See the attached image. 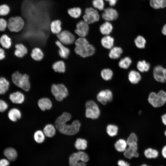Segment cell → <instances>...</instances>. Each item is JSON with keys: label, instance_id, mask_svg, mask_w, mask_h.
<instances>
[{"label": "cell", "instance_id": "cell-9", "mask_svg": "<svg viewBox=\"0 0 166 166\" xmlns=\"http://www.w3.org/2000/svg\"><path fill=\"white\" fill-rule=\"evenodd\" d=\"M56 36L58 40L65 45L73 44L76 40L74 35L67 30L61 31Z\"/></svg>", "mask_w": 166, "mask_h": 166}, {"label": "cell", "instance_id": "cell-52", "mask_svg": "<svg viewBox=\"0 0 166 166\" xmlns=\"http://www.w3.org/2000/svg\"><path fill=\"white\" fill-rule=\"evenodd\" d=\"M4 51L2 49L0 48V60L3 59L5 57Z\"/></svg>", "mask_w": 166, "mask_h": 166}, {"label": "cell", "instance_id": "cell-1", "mask_svg": "<svg viewBox=\"0 0 166 166\" xmlns=\"http://www.w3.org/2000/svg\"><path fill=\"white\" fill-rule=\"evenodd\" d=\"M71 117L70 113L64 112L56 119L55 127L61 133L66 135L72 136L79 132L81 125L79 121L74 120L71 124H67Z\"/></svg>", "mask_w": 166, "mask_h": 166}, {"label": "cell", "instance_id": "cell-31", "mask_svg": "<svg viewBox=\"0 0 166 166\" xmlns=\"http://www.w3.org/2000/svg\"><path fill=\"white\" fill-rule=\"evenodd\" d=\"M87 141L84 139L77 138L75 143L74 146L78 150H82L85 149L87 147Z\"/></svg>", "mask_w": 166, "mask_h": 166}, {"label": "cell", "instance_id": "cell-18", "mask_svg": "<svg viewBox=\"0 0 166 166\" xmlns=\"http://www.w3.org/2000/svg\"><path fill=\"white\" fill-rule=\"evenodd\" d=\"M14 55L18 58H21L24 57L28 53L27 48L24 45L19 43L15 45Z\"/></svg>", "mask_w": 166, "mask_h": 166}, {"label": "cell", "instance_id": "cell-15", "mask_svg": "<svg viewBox=\"0 0 166 166\" xmlns=\"http://www.w3.org/2000/svg\"><path fill=\"white\" fill-rule=\"evenodd\" d=\"M55 44L58 48V53L60 57L63 59L68 58L70 53V49L58 40L55 42Z\"/></svg>", "mask_w": 166, "mask_h": 166}, {"label": "cell", "instance_id": "cell-57", "mask_svg": "<svg viewBox=\"0 0 166 166\" xmlns=\"http://www.w3.org/2000/svg\"><path fill=\"white\" fill-rule=\"evenodd\" d=\"M164 133L165 135V136H166V130L164 132Z\"/></svg>", "mask_w": 166, "mask_h": 166}, {"label": "cell", "instance_id": "cell-41", "mask_svg": "<svg viewBox=\"0 0 166 166\" xmlns=\"http://www.w3.org/2000/svg\"><path fill=\"white\" fill-rule=\"evenodd\" d=\"M113 73L109 69H105L101 72V76L102 78L105 81L111 80L113 76Z\"/></svg>", "mask_w": 166, "mask_h": 166}, {"label": "cell", "instance_id": "cell-25", "mask_svg": "<svg viewBox=\"0 0 166 166\" xmlns=\"http://www.w3.org/2000/svg\"><path fill=\"white\" fill-rule=\"evenodd\" d=\"M61 23L59 20H56L52 21L50 24V30L54 34L57 35L62 31Z\"/></svg>", "mask_w": 166, "mask_h": 166}, {"label": "cell", "instance_id": "cell-2", "mask_svg": "<svg viewBox=\"0 0 166 166\" xmlns=\"http://www.w3.org/2000/svg\"><path fill=\"white\" fill-rule=\"evenodd\" d=\"M75 47L74 51L75 53L83 58L93 55L95 52V48L89 44L85 37H79L74 42Z\"/></svg>", "mask_w": 166, "mask_h": 166}, {"label": "cell", "instance_id": "cell-7", "mask_svg": "<svg viewBox=\"0 0 166 166\" xmlns=\"http://www.w3.org/2000/svg\"><path fill=\"white\" fill-rule=\"evenodd\" d=\"M100 18V16L98 10L92 7L85 9L83 19V20L89 24L98 22Z\"/></svg>", "mask_w": 166, "mask_h": 166}, {"label": "cell", "instance_id": "cell-12", "mask_svg": "<svg viewBox=\"0 0 166 166\" xmlns=\"http://www.w3.org/2000/svg\"><path fill=\"white\" fill-rule=\"evenodd\" d=\"M89 25L83 20L79 21L76 25V28L74 30L75 33L80 37H85L89 32Z\"/></svg>", "mask_w": 166, "mask_h": 166}, {"label": "cell", "instance_id": "cell-44", "mask_svg": "<svg viewBox=\"0 0 166 166\" xmlns=\"http://www.w3.org/2000/svg\"><path fill=\"white\" fill-rule=\"evenodd\" d=\"M149 3L151 7L154 9H160L159 0H149Z\"/></svg>", "mask_w": 166, "mask_h": 166}, {"label": "cell", "instance_id": "cell-29", "mask_svg": "<svg viewBox=\"0 0 166 166\" xmlns=\"http://www.w3.org/2000/svg\"><path fill=\"white\" fill-rule=\"evenodd\" d=\"M110 49L109 55V57L111 59L118 58L123 53L122 49L119 47H113Z\"/></svg>", "mask_w": 166, "mask_h": 166}, {"label": "cell", "instance_id": "cell-50", "mask_svg": "<svg viewBox=\"0 0 166 166\" xmlns=\"http://www.w3.org/2000/svg\"><path fill=\"white\" fill-rule=\"evenodd\" d=\"M108 2L111 7L114 6L117 4L118 0H105Z\"/></svg>", "mask_w": 166, "mask_h": 166}, {"label": "cell", "instance_id": "cell-14", "mask_svg": "<svg viewBox=\"0 0 166 166\" xmlns=\"http://www.w3.org/2000/svg\"><path fill=\"white\" fill-rule=\"evenodd\" d=\"M128 147L124 151V156L128 159H131L133 157H137L139 154L137 152V142H135L127 144Z\"/></svg>", "mask_w": 166, "mask_h": 166}, {"label": "cell", "instance_id": "cell-27", "mask_svg": "<svg viewBox=\"0 0 166 166\" xmlns=\"http://www.w3.org/2000/svg\"><path fill=\"white\" fill-rule=\"evenodd\" d=\"M20 111L18 109L13 108L10 110L8 113V117L10 120L16 122L21 117Z\"/></svg>", "mask_w": 166, "mask_h": 166}, {"label": "cell", "instance_id": "cell-17", "mask_svg": "<svg viewBox=\"0 0 166 166\" xmlns=\"http://www.w3.org/2000/svg\"><path fill=\"white\" fill-rule=\"evenodd\" d=\"M38 105L39 109L42 111L49 110L52 107V103L50 100L47 97H42L38 101Z\"/></svg>", "mask_w": 166, "mask_h": 166}, {"label": "cell", "instance_id": "cell-28", "mask_svg": "<svg viewBox=\"0 0 166 166\" xmlns=\"http://www.w3.org/2000/svg\"><path fill=\"white\" fill-rule=\"evenodd\" d=\"M56 128L51 124H46L43 129V132L45 136L49 138L53 137L56 134Z\"/></svg>", "mask_w": 166, "mask_h": 166}, {"label": "cell", "instance_id": "cell-5", "mask_svg": "<svg viewBox=\"0 0 166 166\" xmlns=\"http://www.w3.org/2000/svg\"><path fill=\"white\" fill-rule=\"evenodd\" d=\"M148 101L154 107H160L166 102V92L163 90H160L157 93L152 92L149 95Z\"/></svg>", "mask_w": 166, "mask_h": 166}, {"label": "cell", "instance_id": "cell-49", "mask_svg": "<svg viewBox=\"0 0 166 166\" xmlns=\"http://www.w3.org/2000/svg\"><path fill=\"white\" fill-rule=\"evenodd\" d=\"M118 166H130L128 163L123 160H119L118 162Z\"/></svg>", "mask_w": 166, "mask_h": 166}, {"label": "cell", "instance_id": "cell-30", "mask_svg": "<svg viewBox=\"0 0 166 166\" xmlns=\"http://www.w3.org/2000/svg\"><path fill=\"white\" fill-rule=\"evenodd\" d=\"M136 67L138 70L142 73L148 71L150 67L149 63L145 61H139L136 64Z\"/></svg>", "mask_w": 166, "mask_h": 166}, {"label": "cell", "instance_id": "cell-20", "mask_svg": "<svg viewBox=\"0 0 166 166\" xmlns=\"http://www.w3.org/2000/svg\"><path fill=\"white\" fill-rule=\"evenodd\" d=\"M3 154L6 159L10 161H14L16 160L18 156L16 150L12 147H8L5 149Z\"/></svg>", "mask_w": 166, "mask_h": 166}, {"label": "cell", "instance_id": "cell-24", "mask_svg": "<svg viewBox=\"0 0 166 166\" xmlns=\"http://www.w3.org/2000/svg\"><path fill=\"white\" fill-rule=\"evenodd\" d=\"M52 68L53 70L57 73H64L66 71L65 64L62 60L54 62L52 65Z\"/></svg>", "mask_w": 166, "mask_h": 166}, {"label": "cell", "instance_id": "cell-33", "mask_svg": "<svg viewBox=\"0 0 166 166\" xmlns=\"http://www.w3.org/2000/svg\"><path fill=\"white\" fill-rule=\"evenodd\" d=\"M68 13L72 18H79L82 14V10L79 7H74L69 9Z\"/></svg>", "mask_w": 166, "mask_h": 166}, {"label": "cell", "instance_id": "cell-16", "mask_svg": "<svg viewBox=\"0 0 166 166\" xmlns=\"http://www.w3.org/2000/svg\"><path fill=\"white\" fill-rule=\"evenodd\" d=\"M69 164L70 166H86L78 153L75 152L72 154L69 158Z\"/></svg>", "mask_w": 166, "mask_h": 166}, {"label": "cell", "instance_id": "cell-6", "mask_svg": "<svg viewBox=\"0 0 166 166\" xmlns=\"http://www.w3.org/2000/svg\"><path fill=\"white\" fill-rule=\"evenodd\" d=\"M85 116L89 118L96 119L100 116V111L97 105L93 101H89L85 104Z\"/></svg>", "mask_w": 166, "mask_h": 166}, {"label": "cell", "instance_id": "cell-36", "mask_svg": "<svg viewBox=\"0 0 166 166\" xmlns=\"http://www.w3.org/2000/svg\"><path fill=\"white\" fill-rule=\"evenodd\" d=\"M134 43L136 46L139 49H144L145 46L146 41L143 36L139 35L134 40Z\"/></svg>", "mask_w": 166, "mask_h": 166}, {"label": "cell", "instance_id": "cell-10", "mask_svg": "<svg viewBox=\"0 0 166 166\" xmlns=\"http://www.w3.org/2000/svg\"><path fill=\"white\" fill-rule=\"evenodd\" d=\"M118 16L119 14L117 11L112 7L105 8L101 15V17L103 20L109 22L117 20Z\"/></svg>", "mask_w": 166, "mask_h": 166}, {"label": "cell", "instance_id": "cell-32", "mask_svg": "<svg viewBox=\"0 0 166 166\" xmlns=\"http://www.w3.org/2000/svg\"><path fill=\"white\" fill-rule=\"evenodd\" d=\"M127 145V142L124 140L120 139L116 142L114 146L117 151L119 152H123L126 149Z\"/></svg>", "mask_w": 166, "mask_h": 166}, {"label": "cell", "instance_id": "cell-55", "mask_svg": "<svg viewBox=\"0 0 166 166\" xmlns=\"http://www.w3.org/2000/svg\"><path fill=\"white\" fill-rule=\"evenodd\" d=\"M161 33L163 34L166 36V23L163 26L161 29Z\"/></svg>", "mask_w": 166, "mask_h": 166}, {"label": "cell", "instance_id": "cell-4", "mask_svg": "<svg viewBox=\"0 0 166 166\" xmlns=\"http://www.w3.org/2000/svg\"><path fill=\"white\" fill-rule=\"evenodd\" d=\"M50 91L56 100L59 102L62 101L69 94L67 88L62 83L52 84L50 87Z\"/></svg>", "mask_w": 166, "mask_h": 166}, {"label": "cell", "instance_id": "cell-35", "mask_svg": "<svg viewBox=\"0 0 166 166\" xmlns=\"http://www.w3.org/2000/svg\"><path fill=\"white\" fill-rule=\"evenodd\" d=\"M45 136L43 131L41 130H38L34 133V138L36 143L41 144L45 141Z\"/></svg>", "mask_w": 166, "mask_h": 166}, {"label": "cell", "instance_id": "cell-39", "mask_svg": "<svg viewBox=\"0 0 166 166\" xmlns=\"http://www.w3.org/2000/svg\"><path fill=\"white\" fill-rule=\"evenodd\" d=\"M118 127L114 124H109L106 127V132L110 136L113 137L116 136L118 132Z\"/></svg>", "mask_w": 166, "mask_h": 166}, {"label": "cell", "instance_id": "cell-3", "mask_svg": "<svg viewBox=\"0 0 166 166\" xmlns=\"http://www.w3.org/2000/svg\"><path fill=\"white\" fill-rule=\"evenodd\" d=\"M12 80L15 85L25 91H28L31 88L29 76L26 74L17 71L12 74Z\"/></svg>", "mask_w": 166, "mask_h": 166}, {"label": "cell", "instance_id": "cell-34", "mask_svg": "<svg viewBox=\"0 0 166 166\" xmlns=\"http://www.w3.org/2000/svg\"><path fill=\"white\" fill-rule=\"evenodd\" d=\"M0 43L3 48L8 49L11 45V39L7 35L3 34L0 38Z\"/></svg>", "mask_w": 166, "mask_h": 166}, {"label": "cell", "instance_id": "cell-42", "mask_svg": "<svg viewBox=\"0 0 166 166\" xmlns=\"http://www.w3.org/2000/svg\"><path fill=\"white\" fill-rule=\"evenodd\" d=\"M92 4L93 7L97 10L102 11L105 9L104 0H93Z\"/></svg>", "mask_w": 166, "mask_h": 166}, {"label": "cell", "instance_id": "cell-19", "mask_svg": "<svg viewBox=\"0 0 166 166\" xmlns=\"http://www.w3.org/2000/svg\"><path fill=\"white\" fill-rule=\"evenodd\" d=\"M9 98L14 103L21 104L24 102L25 97L22 93L17 91L11 93L9 96Z\"/></svg>", "mask_w": 166, "mask_h": 166}, {"label": "cell", "instance_id": "cell-53", "mask_svg": "<svg viewBox=\"0 0 166 166\" xmlns=\"http://www.w3.org/2000/svg\"><path fill=\"white\" fill-rule=\"evenodd\" d=\"M162 155L166 159V145H165L162 148L161 151Z\"/></svg>", "mask_w": 166, "mask_h": 166}, {"label": "cell", "instance_id": "cell-38", "mask_svg": "<svg viewBox=\"0 0 166 166\" xmlns=\"http://www.w3.org/2000/svg\"><path fill=\"white\" fill-rule=\"evenodd\" d=\"M144 153L145 156L148 159L156 158L158 157L159 154L157 150L151 148L146 149Z\"/></svg>", "mask_w": 166, "mask_h": 166}, {"label": "cell", "instance_id": "cell-23", "mask_svg": "<svg viewBox=\"0 0 166 166\" xmlns=\"http://www.w3.org/2000/svg\"><path fill=\"white\" fill-rule=\"evenodd\" d=\"M114 42V38L109 35H105L101 40L102 46L108 49H110L113 47Z\"/></svg>", "mask_w": 166, "mask_h": 166}, {"label": "cell", "instance_id": "cell-51", "mask_svg": "<svg viewBox=\"0 0 166 166\" xmlns=\"http://www.w3.org/2000/svg\"><path fill=\"white\" fill-rule=\"evenodd\" d=\"M159 2L160 8L166 7V0H159Z\"/></svg>", "mask_w": 166, "mask_h": 166}, {"label": "cell", "instance_id": "cell-56", "mask_svg": "<svg viewBox=\"0 0 166 166\" xmlns=\"http://www.w3.org/2000/svg\"><path fill=\"white\" fill-rule=\"evenodd\" d=\"M141 166H148L146 164H143L141 165Z\"/></svg>", "mask_w": 166, "mask_h": 166}, {"label": "cell", "instance_id": "cell-40", "mask_svg": "<svg viewBox=\"0 0 166 166\" xmlns=\"http://www.w3.org/2000/svg\"><path fill=\"white\" fill-rule=\"evenodd\" d=\"M132 62V61L131 58L128 57H126L120 61L118 65L121 68L127 69L130 66Z\"/></svg>", "mask_w": 166, "mask_h": 166}, {"label": "cell", "instance_id": "cell-47", "mask_svg": "<svg viewBox=\"0 0 166 166\" xmlns=\"http://www.w3.org/2000/svg\"><path fill=\"white\" fill-rule=\"evenodd\" d=\"M8 108L7 104L4 101L0 100V112L5 111Z\"/></svg>", "mask_w": 166, "mask_h": 166}, {"label": "cell", "instance_id": "cell-26", "mask_svg": "<svg viewBox=\"0 0 166 166\" xmlns=\"http://www.w3.org/2000/svg\"><path fill=\"white\" fill-rule=\"evenodd\" d=\"M128 79L131 83L136 84L140 81L141 76L138 72L135 70H132L128 74Z\"/></svg>", "mask_w": 166, "mask_h": 166}, {"label": "cell", "instance_id": "cell-43", "mask_svg": "<svg viewBox=\"0 0 166 166\" xmlns=\"http://www.w3.org/2000/svg\"><path fill=\"white\" fill-rule=\"evenodd\" d=\"M10 8L6 4L0 5V15L5 16L8 14L10 12Z\"/></svg>", "mask_w": 166, "mask_h": 166}, {"label": "cell", "instance_id": "cell-22", "mask_svg": "<svg viewBox=\"0 0 166 166\" xmlns=\"http://www.w3.org/2000/svg\"><path fill=\"white\" fill-rule=\"evenodd\" d=\"M113 29V26L110 22L106 21L101 24L99 27L100 32L104 35H109Z\"/></svg>", "mask_w": 166, "mask_h": 166}, {"label": "cell", "instance_id": "cell-11", "mask_svg": "<svg viewBox=\"0 0 166 166\" xmlns=\"http://www.w3.org/2000/svg\"><path fill=\"white\" fill-rule=\"evenodd\" d=\"M153 76L157 81L162 83L166 82V68L161 65H157L153 68Z\"/></svg>", "mask_w": 166, "mask_h": 166}, {"label": "cell", "instance_id": "cell-46", "mask_svg": "<svg viewBox=\"0 0 166 166\" xmlns=\"http://www.w3.org/2000/svg\"><path fill=\"white\" fill-rule=\"evenodd\" d=\"M7 26V23L6 21L2 18H0V31H4Z\"/></svg>", "mask_w": 166, "mask_h": 166}, {"label": "cell", "instance_id": "cell-13", "mask_svg": "<svg viewBox=\"0 0 166 166\" xmlns=\"http://www.w3.org/2000/svg\"><path fill=\"white\" fill-rule=\"evenodd\" d=\"M98 101L103 105H105L108 102L112 101L113 94L110 90L106 89L100 91L97 96Z\"/></svg>", "mask_w": 166, "mask_h": 166}, {"label": "cell", "instance_id": "cell-45", "mask_svg": "<svg viewBox=\"0 0 166 166\" xmlns=\"http://www.w3.org/2000/svg\"><path fill=\"white\" fill-rule=\"evenodd\" d=\"M137 137L136 135L134 133H132L128 137L127 140V144L137 142Z\"/></svg>", "mask_w": 166, "mask_h": 166}, {"label": "cell", "instance_id": "cell-54", "mask_svg": "<svg viewBox=\"0 0 166 166\" xmlns=\"http://www.w3.org/2000/svg\"><path fill=\"white\" fill-rule=\"evenodd\" d=\"M161 119L163 124L166 126V113L161 116Z\"/></svg>", "mask_w": 166, "mask_h": 166}, {"label": "cell", "instance_id": "cell-8", "mask_svg": "<svg viewBox=\"0 0 166 166\" xmlns=\"http://www.w3.org/2000/svg\"><path fill=\"white\" fill-rule=\"evenodd\" d=\"M24 24V21L21 17H11L9 19L7 27L11 32H17L23 28Z\"/></svg>", "mask_w": 166, "mask_h": 166}, {"label": "cell", "instance_id": "cell-37", "mask_svg": "<svg viewBox=\"0 0 166 166\" xmlns=\"http://www.w3.org/2000/svg\"><path fill=\"white\" fill-rule=\"evenodd\" d=\"M9 82L3 77H0V94H5L8 90Z\"/></svg>", "mask_w": 166, "mask_h": 166}, {"label": "cell", "instance_id": "cell-21", "mask_svg": "<svg viewBox=\"0 0 166 166\" xmlns=\"http://www.w3.org/2000/svg\"><path fill=\"white\" fill-rule=\"evenodd\" d=\"M30 56L33 59L36 61H40L44 58V53L42 50L40 48L35 47L31 51Z\"/></svg>", "mask_w": 166, "mask_h": 166}, {"label": "cell", "instance_id": "cell-48", "mask_svg": "<svg viewBox=\"0 0 166 166\" xmlns=\"http://www.w3.org/2000/svg\"><path fill=\"white\" fill-rule=\"evenodd\" d=\"M9 164V161L7 159L3 158L0 160V166H8Z\"/></svg>", "mask_w": 166, "mask_h": 166}]
</instances>
